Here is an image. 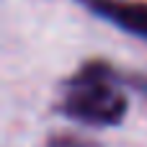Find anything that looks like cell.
<instances>
[{
    "label": "cell",
    "mask_w": 147,
    "mask_h": 147,
    "mask_svg": "<svg viewBox=\"0 0 147 147\" xmlns=\"http://www.w3.org/2000/svg\"><path fill=\"white\" fill-rule=\"evenodd\" d=\"M59 111L80 124L116 127L127 116V96L119 88V75L106 62L83 65L65 83Z\"/></svg>",
    "instance_id": "1"
},
{
    "label": "cell",
    "mask_w": 147,
    "mask_h": 147,
    "mask_svg": "<svg viewBox=\"0 0 147 147\" xmlns=\"http://www.w3.org/2000/svg\"><path fill=\"white\" fill-rule=\"evenodd\" d=\"M93 16L114 23L116 28L147 39V3L142 0H78Z\"/></svg>",
    "instance_id": "2"
},
{
    "label": "cell",
    "mask_w": 147,
    "mask_h": 147,
    "mask_svg": "<svg viewBox=\"0 0 147 147\" xmlns=\"http://www.w3.org/2000/svg\"><path fill=\"white\" fill-rule=\"evenodd\" d=\"M47 147H101V145L83 140V137H75V134H57L47 142Z\"/></svg>",
    "instance_id": "3"
}]
</instances>
